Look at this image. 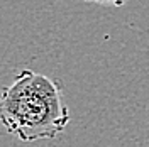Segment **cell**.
I'll return each instance as SVG.
<instances>
[{
  "instance_id": "cell-1",
  "label": "cell",
  "mask_w": 149,
  "mask_h": 147,
  "mask_svg": "<svg viewBox=\"0 0 149 147\" xmlns=\"http://www.w3.org/2000/svg\"><path fill=\"white\" fill-rule=\"evenodd\" d=\"M0 122L22 142L56 139L70 123L63 86L46 74L22 69L2 92Z\"/></svg>"
},
{
  "instance_id": "cell-2",
  "label": "cell",
  "mask_w": 149,
  "mask_h": 147,
  "mask_svg": "<svg viewBox=\"0 0 149 147\" xmlns=\"http://www.w3.org/2000/svg\"><path fill=\"white\" fill-rule=\"evenodd\" d=\"M88 3H97V5H113V7H122L129 0H85Z\"/></svg>"
}]
</instances>
